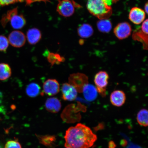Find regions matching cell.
Returning <instances> with one entry per match:
<instances>
[{
	"instance_id": "cell-1",
	"label": "cell",
	"mask_w": 148,
	"mask_h": 148,
	"mask_svg": "<svg viewBox=\"0 0 148 148\" xmlns=\"http://www.w3.org/2000/svg\"><path fill=\"white\" fill-rule=\"evenodd\" d=\"M64 146L69 148H90L97 141V135L89 127L79 123L69 127L64 136Z\"/></svg>"
},
{
	"instance_id": "cell-2",
	"label": "cell",
	"mask_w": 148,
	"mask_h": 148,
	"mask_svg": "<svg viewBox=\"0 0 148 148\" xmlns=\"http://www.w3.org/2000/svg\"><path fill=\"white\" fill-rule=\"evenodd\" d=\"M87 8L90 14L100 20L108 19L112 9L107 0H88Z\"/></svg>"
},
{
	"instance_id": "cell-3",
	"label": "cell",
	"mask_w": 148,
	"mask_h": 148,
	"mask_svg": "<svg viewBox=\"0 0 148 148\" xmlns=\"http://www.w3.org/2000/svg\"><path fill=\"white\" fill-rule=\"evenodd\" d=\"M109 76L108 73L105 71H101L98 73L94 77V82L98 93L103 97L106 95V88L108 83Z\"/></svg>"
},
{
	"instance_id": "cell-4",
	"label": "cell",
	"mask_w": 148,
	"mask_h": 148,
	"mask_svg": "<svg viewBox=\"0 0 148 148\" xmlns=\"http://www.w3.org/2000/svg\"><path fill=\"white\" fill-rule=\"evenodd\" d=\"M148 20H144L141 27L135 30L132 34V38L135 40L141 42L144 49H148Z\"/></svg>"
},
{
	"instance_id": "cell-5",
	"label": "cell",
	"mask_w": 148,
	"mask_h": 148,
	"mask_svg": "<svg viewBox=\"0 0 148 148\" xmlns=\"http://www.w3.org/2000/svg\"><path fill=\"white\" fill-rule=\"evenodd\" d=\"M77 5L75 2L72 0H60L57 5V11L61 16L70 17L75 12Z\"/></svg>"
},
{
	"instance_id": "cell-6",
	"label": "cell",
	"mask_w": 148,
	"mask_h": 148,
	"mask_svg": "<svg viewBox=\"0 0 148 148\" xmlns=\"http://www.w3.org/2000/svg\"><path fill=\"white\" fill-rule=\"evenodd\" d=\"M69 81L70 84L79 92H82L83 88L88 84V77L82 73L72 74L69 77Z\"/></svg>"
},
{
	"instance_id": "cell-7",
	"label": "cell",
	"mask_w": 148,
	"mask_h": 148,
	"mask_svg": "<svg viewBox=\"0 0 148 148\" xmlns=\"http://www.w3.org/2000/svg\"><path fill=\"white\" fill-rule=\"evenodd\" d=\"M131 32L132 28L130 24L127 22L118 24L114 30V34L116 38L121 40L128 38Z\"/></svg>"
},
{
	"instance_id": "cell-8",
	"label": "cell",
	"mask_w": 148,
	"mask_h": 148,
	"mask_svg": "<svg viewBox=\"0 0 148 148\" xmlns=\"http://www.w3.org/2000/svg\"><path fill=\"white\" fill-rule=\"evenodd\" d=\"M8 40L9 43L13 47L20 48L25 45L26 37L21 31H14L9 34Z\"/></svg>"
},
{
	"instance_id": "cell-9",
	"label": "cell",
	"mask_w": 148,
	"mask_h": 148,
	"mask_svg": "<svg viewBox=\"0 0 148 148\" xmlns=\"http://www.w3.org/2000/svg\"><path fill=\"white\" fill-rule=\"evenodd\" d=\"M62 99L65 101H72L76 99L77 91L73 85L70 83H64L62 87Z\"/></svg>"
},
{
	"instance_id": "cell-10",
	"label": "cell",
	"mask_w": 148,
	"mask_h": 148,
	"mask_svg": "<svg viewBox=\"0 0 148 148\" xmlns=\"http://www.w3.org/2000/svg\"><path fill=\"white\" fill-rule=\"evenodd\" d=\"M44 93L50 96H54L60 91V85L58 81L54 79H49L43 85Z\"/></svg>"
},
{
	"instance_id": "cell-11",
	"label": "cell",
	"mask_w": 148,
	"mask_h": 148,
	"mask_svg": "<svg viewBox=\"0 0 148 148\" xmlns=\"http://www.w3.org/2000/svg\"><path fill=\"white\" fill-rule=\"evenodd\" d=\"M145 16V11L143 9L138 7H134L131 9L129 18L132 23L138 25L143 23Z\"/></svg>"
},
{
	"instance_id": "cell-12",
	"label": "cell",
	"mask_w": 148,
	"mask_h": 148,
	"mask_svg": "<svg viewBox=\"0 0 148 148\" xmlns=\"http://www.w3.org/2000/svg\"><path fill=\"white\" fill-rule=\"evenodd\" d=\"M126 99V98L124 92L121 90H114L110 96L111 103L116 107H120L123 106L125 103Z\"/></svg>"
},
{
	"instance_id": "cell-13",
	"label": "cell",
	"mask_w": 148,
	"mask_h": 148,
	"mask_svg": "<svg viewBox=\"0 0 148 148\" xmlns=\"http://www.w3.org/2000/svg\"><path fill=\"white\" fill-rule=\"evenodd\" d=\"M46 110L49 112L56 113L60 110L62 107L61 102L56 97L48 99L45 103Z\"/></svg>"
},
{
	"instance_id": "cell-14",
	"label": "cell",
	"mask_w": 148,
	"mask_h": 148,
	"mask_svg": "<svg viewBox=\"0 0 148 148\" xmlns=\"http://www.w3.org/2000/svg\"><path fill=\"white\" fill-rule=\"evenodd\" d=\"M27 38L29 44L35 45L41 40V32L39 29L36 28L29 29L27 32Z\"/></svg>"
},
{
	"instance_id": "cell-15",
	"label": "cell",
	"mask_w": 148,
	"mask_h": 148,
	"mask_svg": "<svg viewBox=\"0 0 148 148\" xmlns=\"http://www.w3.org/2000/svg\"><path fill=\"white\" fill-rule=\"evenodd\" d=\"M11 26L15 29H20L25 26L26 20L23 14H18V12L13 16L10 19Z\"/></svg>"
},
{
	"instance_id": "cell-16",
	"label": "cell",
	"mask_w": 148,
	"mask_h": 148,
	"mask_svg": "<svg viewBox=\"0 0 148 148\" xmlns=\"http://www.w3.org/2000/svg\"><path fill=\"white\" fill-rule=\"evenodd\" d=\"M83 95L87 100L92 101L97 98L98 92L95 87L88 84L83 88L82 91Z\"/></svg>"
},
{
	"instance_id": "cell-17",
	"label": "cell",
	"mask_w": 148,
	"mask_h": 148,
	"mask_svg": "<svg viewBox=\"0 0 148 148\" xmlns=\"http://www.w3.org/2000/svg\"><path fill=\"white\" fill-rule=\"evenodd\" d=\"M40 143L49 148H53L55 145L56 138L55 136L46 135H36Z\"/></svg>"
},
{
	"instance_id": "cell-18",
	"label": "cell",
	"mask_w": 148,
	"mask_h": 148,
	"mask_svg": "<svg viewBox=\"0 0 148 148\" xmlns=\"http://www.w3.org/2000/svg\"><path fill=\"white\" fill-rule=\"evenodd\" d=\"M77 33L81 38H86L92 36L94 31L91 25L88 24L84 23L79 27L77 29Z\"/></svg>"
},
{
	"instance_id": "cell-19",
	"label": "cell",
	"mask_w": 148,
	"mask_h": 148,
	"mask_svg": "<svg viewBox=\"0 0 148 148\" xmlns=\"http://www.w3.org/2000/svg\"><path fill=\"white\" fill-rule=\"evenodd\" d=\"M41 88L39 85L34 82L31 83L26 88V92L28 96L31 97H35L40 93Z\"/></svg>"
},
{
	"instance_id": "cell-20",
	"label": "cell",
	"mask_w": 148,
	"mask_h": 148,
	"mask_svg": "<svg viewBox=\"0 0 148 148\" xmlns=\"http://www.w3.org/2000/svg\"><path fill=\"white\" fill-rule=\"evenodd\" d=\"M12 75V70L8 64L0 63V80L5 81Z\"/></svg>"
},
{
	"instance_id": "cell-21",
	"label": "cell",
	"mask_w": 148,
	"mask_h": 148,
	"mask_svg": "<svg viewBox=\"0 0 148 148\" xmlns=\"http://www.w3.org/2000/svg\"><path fill=\"white\" fill-rule=\"evenodd\" d=\"M97 28L100 32L104 33H108L112 29V24L108 19H101L97 22Z\"/></svg>"
},
{
	"instance_id": "cell-22",
	"label": "cell",
	"mask_w": 148,
	"mask_h": 148,
	"mask_svg": "<svg viewBox=\"0 0 148 148\" xmlns=\"http://www.w3.org/2000/svg\"><path fill=\"white\" fill-rule=\"evenodd\" d=\"M148 114L147 110L145 109H142L138 112L137 120L139 124L142 126H148Z\"/></svg>"
},
{
	"instance_id": "cell-23",
	"label": "cell",
	"mask_w": 148,
	"mask_h": 148,
	"mask_svg": "<svg viewBox=\"0 0 148 148\" xmlns=\"http://www.w3.org/2000/svg\"><path fill=\"white\" fill-rule=\"evenodd\" d=\"M47 59L51 66L55 64H60V63L63 62L65 61L64 57L61 56L58 53H49L47 56Z\"/></svg>"
},
{
	"instance_id": "cell-24",
	"label": "cell",
	"mask_w": 148,
	"mask_h": 148,
	"mask_svg": "<svg viewBox=\"0 0 148 148\" xmlns=\"http://www.w3.org/2000/svg\"><path fill=\"white\" fill-rule=\"evenodd\" d=\"M18 12V8L17 7H16L12 10L8 11L6 14H3L1 21L2 25L3 27H5L8 22L10 21L12 16Z\"/></svg>"
},
{
	"instance_id": "cell-25",
	"label": "cell",
	"mask_w": 148,
	"mask_h": 148,
	"mask_svg": "<svg viewBox=\"0 0 148 148\" xmlns=\"http://www.w3.org/2000/svg\"><path fill=\"white\" fill-rule=\"evenodd\" d=\"M9 42L6 37L0 35V51H6L8 49Z\"/></svg>"
},
{
	"instance_id": "cell-26",
	"label": "cell",
	"mask_w": 148,
	"mask_h": 148,
	"mask_svg": "<svg viewBox=\"0 0 148 148\" xmlns=\"http://www.w3.org/2000/svg\"><path fill=\"white\" fill-rule=\"evenodd\" d=\"M4 148H22V147L17 140H11L7 142Z\"/></svg>"
},
{
	"instance_id": "cell-27",
	"label": "cell",
	"mask_w": 148,
	"mask_h": 148,
	"mask_svg": "<svg viewBox=\"0 0 148 148\" xmlns=\"http://www.w3.org/2000/svg\"><path fill=\"white\" fill-rule=\"evenodd\" d=\"M23 0H0V5L2 6H6L15 3L21 2Z\"/></svg>"
},
{
	"instance_id": "cell-28",
	"label": "cell",
	"mask_w": 148,
	"mask_h": 148,
	"mask_svg": "<svg viewBox=\"0 0 148 148\" xmlns=\"http://www.w3.org/2000/svg\"><path fill=\"white\" fill-rule=\"evenodd\" d=\"M144 9H145V12L147 13L148 14V3H146V4L145 5V7H144Z\"/></svg>"
},
{
	"instance_id": "cell-29",
	"label": "cell",
	"mask_w": 148,
	"mask_h": 148,
	"mask_svg": "<svg viewBox=\"0 0 148 148\" xmlns=\"http://www.w3.org/2000/svg\"><path fill=\"white\" fill-rule=\"evenodd\" d=\"M0 148H3V144L0 142Z\"/></svg>"
},
{
	"instance_id": "cell-30",
	"label": "cell",
	"mask_w": 148,
	"mask_h": 148,
	"mask_svg": "<svg viewBox=\"0 0 148 148\" xmlns=\"http://www.w3.org/2000/svg\"></svg>"
}]
</instances>
